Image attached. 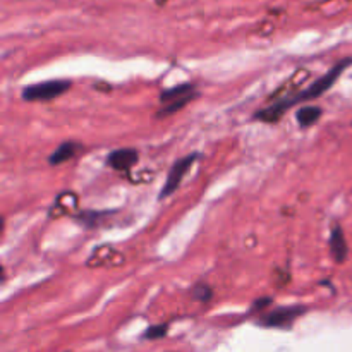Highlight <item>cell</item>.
I'll use <instances>...</instances> for the list:
<instances>
[{
    "instance_id": "3",
    "label": "cell",
    "mask_w": 352,
    "mask_h": 352,
    "mask_svg": "<svg viewBox=\"0 0 352 352\" xmlns=\"http://www.w3.org/2000/svg\"><path fill=\"white\" fill-rule=\"evenodd\" d=\"M306 313L305 306H278L267 313H260V323L265 329H291L298 318H301Z\"/></svg>"
},
{
    "instance_id": "6",
    "label": "cell",
    "mask_w": 352,
    "mask_h": 352,
    "mask_svg": "<svg viewBox=\"0 0 352 352\" xmlns=\"http://www.w3.org/2000/svg\"><path fill=\"white\" fill-rule=\"evenodd\" d=\"M140 158V153L134 148H119L107 157V165L113 170H129Z\"/></svg>"
},
{
    "instance_id": "13",
    "label": "cell",
    "mask_w": 352,
    "mask_h": 352,
    "mask_svg": "<svg viewBox=\"0 0 352 352\" xmlns=\"http://www.w3.org/2000/svg\"><path fill=\"white\" fill-rule=\"evenodd\" d=\"M167 330H168L167 325H153V327H148L146 332L143 333V339H146V340L162 339V337H165V333H167Z\"/></svg>"
},
{
    "instance_id": "11",
    "label": "cell",
    "mask_w": 352,
    "mask_h": 352,
    "mask_svg": "<svg viewBox=\"0 0 352 352\" xmlns=\"http://www.w3.org/2000/svg\"><path fill=\"white\" fill-rule=\"evenodd\" d=\"M107 217H110V212H95V210H86V212L78 213L74 217V220L81 226H85L86 229H95L98 227L103 220H107Z\"/></svg>"
},
{
    "instance_id": "14",
    "label": "cell",
    "mask_w": 352,
    "mask_h": 352,
    "mask_svg": "<svg viewBox=\"0 0 352 352\" xmlns=\"http://www.w3.org/2000/svg\"><path fill=\"white\" fill-rule=\"evenodd\" d=\"M192 296H195L198 301L206 302V301H210V299H212L213 291H212V287H210V285L199 284V285H196L195 289H192Z\"/></svg>"
},
{
    "instance_id": "4",
    "label": "cell",
    "mask_w": 352,
    "mask_h": 352,
    "mask_svg": "<svg viewBox=\"0 0 352 352\" xmlns=\"http://www.w3.org/2000/svg\"><path fill=\"white\" fill-rule=\"evenodd\" d=\"M71 88V81L67 79H50L45 82L30 85L23 89V100L26 102H48L58 98Z\"/></svg>"
},
{
    "instance_id": "12",
    "label": "cell",
    "mask_w": 352,
    "mask_h": 352,
    "mask_svg": "<svg viewBox=\"0 0 352 352\" xmlns=\"http://www.w3.org/2000/svg\"><path fill=\"white\" fill-rule=\"evenodd\" d=\"M112 254H117V253L110 246L98 248V250L91 254L88 265L89 267H105V265H110L109 260L112 258Z\"/></svg>"
},
{
    "instance_id": "2",
    "label": "cell",
    "mask_w": 352,
    "mask_h": 352,
    "mask_svg": "<svg viewBox=\"0 0 352 352\" xmlns=\"http://www.w3.org/2000/svg\"><path fill=\"white\" fill-rule=\"evenodd\" d=\"M198 96L195 85L191 82H184V85H177L170 89H165L160 95V110L157 112V117H168L172 113L179 112L184 109L191 100Z\"/></svg>"
},
{
    "instance_id": "5",
    "label": "cell",
    "mask_w": 352,
    "mask_h": 352,
    "mask_svg": "<svg viewBox=\"0 0 352 352\" xmlns=\"http://www.w3.org/2000/svg\"><path fill=\"white\" fill-rule=\"evenodd\" d=\"M198 157H199L198 153H191V155H186V157L179 158V160L174 162V165H172L170 170H168L167 181H165V184H164V188H162L160 196H158V198L164 199V198H168L170 195H174V191L182 184L186 174H188L189 168L192 167V164L198 160Z\"/></svg>"
},
{
    "instance_id": "1",
    "label": "cell",
    "mask_w": 352,
    "mask_h": 352,
    "mask_svg": "<svg viewBox=\"0 0 352 352\" xmlns=\"http://www.w3.org/2000/svg\"><path fill=\"white\" fill-rule=\"evenodd\" d=\"M349 65H352V57L344 58V60L337 62L332 69H330L327 74H323L322 78H318L316 81H313L311 85L308 86L306 89H301V91H296L292 95H285V96H278L275 98L267 109L260 110L256 113V119L263 120L267 124H275L277 120H280L284 117V113L287 112L291 107L298 105V103H305L309 102V100H316L323 95L325 91H329L333 85H336L337 79L340 78L344 71H346Z\"/></svg>"
},
{
    "instance_id": "9",
    "label": "cell",
    "mask_w": 352,
    "mask_h": 352,
    "mask_svg": "<svg viewBox=\"0 0 352 352\" xmlns=\"http://www.w3.org/2000/svg\"><path fill=\"white\" fill-rule=\"evenodd\" d=\"M76 205H78V196H76L74 192L72 191L62 192V195H58L57 198H55L54 206H52L50 210V217L65 215V213H69V210L76 208Z\"/></svg>"
},
{
    "instance_id": "7",
    "label": "cell",
    "mask_w": 352,
    "mask_h": 352,
    "mask_svg": "<svg viewBox=\"0 0 352 352\" xmlns=\"http://www.w3.org/2000/svg\"><path fill=\"white\" fill-rule=\"evenodd\" d=\"M330 253H332L333 260L337 263H344L349 253V248H347L346 236H344V230L339 226H336L330 234Z\"/></svg>"
},
{
    "instance_id": "15",
    "label": "cell",
    "mask_w": 352,
    "mask_h": 352,
    "mask_svg": "<svg viewBox=\"0 0 352 352\" xmlns=\"http://www.w3.org/2000/svg\"><path fill=\"white\" fill-rule=\"evenodd\" d=\"M165 2H167V0H157V3H158V6H164Z\"/></svg>"
},
{
    "instance_id": "8",
    "label": "cell",
    "mask_w": 352,
    "mask_h": 352,
    "mask_svg": "<svg viewBox=\"0 0 352 352\" xmlns=\"http://www.w3.org/2000/svg\"><path fill=\"white\" fill-rule=\"evenodd\" d=\"M79 150H81V144L79 143H76V141H65V143H62L60 146H57V150L48 157V164L50 165L65 164L67 160L74 158Z\"/></svg>"
},
{
    "instance_id": "10",
    "label": "cell",
    "mask_w": 352,
    "mask_h": 352,
    "mask_svg": "<svg viewBox=\"0 0 352 352\" xmlns=\"http://www.w3.org/2000/svg\"><path fill=\"white\" fill-rule=\"evenodd\" d=\"M322 113H323L322 107L306 105V107H302V109L298 110V113H296V119H298L299 126L301 127H311L318 122L320 117H322Z\"/></svg>"
}]
</instances>
